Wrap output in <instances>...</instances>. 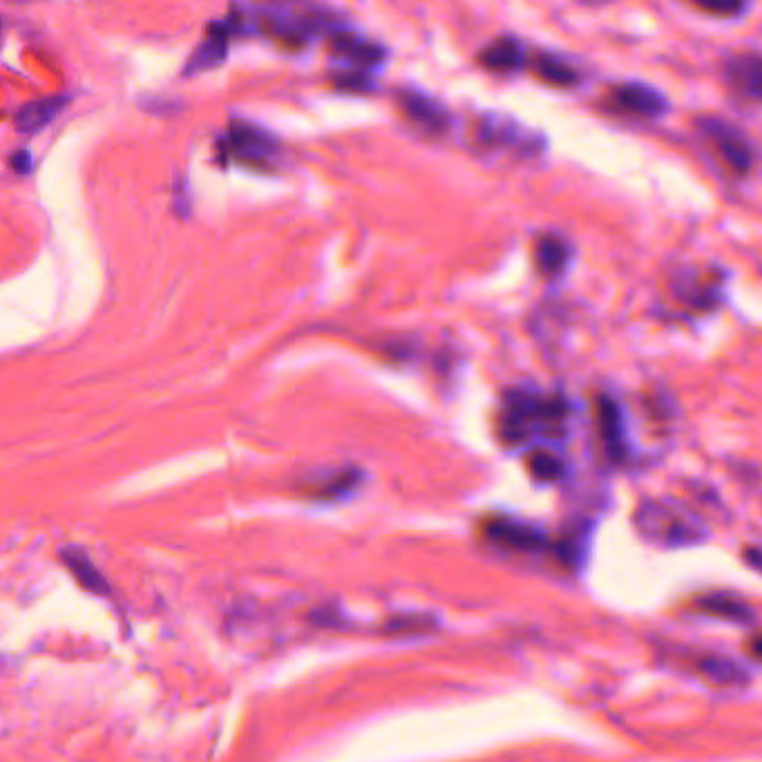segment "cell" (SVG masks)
<instances>
[{"label":"cell","instance_id":"9a60e30c","mask_svg":"<svg viewBox=\"0 0 762 762\" xmlns=\"http://www.w3.org/2000/svg\"><path fill=\"white\" fill-rule=\"evenodd\" d=\"M400 108L407 112L409 119L423 123V126L430 128L432 132H443L447 128V121H450L441 103H436L434 99L414 90L400 94Z\"/></svg>","mask_w":762,"mask_h":762},{"label":"cell","instance_id":"2e32d148","mask_svg":"<svg viewBox=\"0 0 762 762\" xmlns=\"http://www.w3.org/2000/svg\"><path fill=\"white\" fill-rule=\"evenodd\" d=\"M530 68L541 81L552 85V88H575L579 83V72L573 65L550 52H539L532 56Z\"/></svg>","mask_w":762,"mask_h":762},{"label":"cell","instance_id":"6da1fadb","mask_svg":"<svg viewBox=\"0 0 762 762\" xmlns=\"http://www.w3.org/2000/svg\"><path fill=\"white\" fill-rule=\"evenodd\" d=\"M499 434L503 443L519 445L530 436L532 427L541 432H561L568 418V403L561 396H541L523 389H512L506 394Z\"/></svg>","mask_w":762,"mask_h":762},{"label":"cell","instance_id":"5b68a950","mask_svg":"<svg viewBox=\"0 0 762 762\" xmlns=\"http://www.w3.org/2000/svg\"><path fill=\"white\" fill-rule=\"evenodd\" d=\"M671 293L693 311H713L722 304V275L695 269L678 271L673 275Z\"/></svg>","mask_w":762,"mask_h":762},{"label":"cell","instance_id":"52a82bcc","mask_svg":"<svg viewBox=\"0 0 762 762\" xmlns=\"http://www.w3.org/2000/svg\"><path fill=\"white\" fill-rule=\"evenodd\" d=\"M483 530L494 544L517 552H539L548 548V537L539 528L508 517L490 519Z\"/></svg>","mask_w":762,"mask_h":762},{"label":"cell","instance_id":"44dd1931","mask_svg":"<svg viewBox=\"0 0 762 762\" xmlns=\"http://www.w3.org/2000/svg\"><path fill=\"white\" fill-rule=\"evenodd\" d=\"M526 463H528V472L532 474V479L544 481V483H555L566 472L564 461H561L559 456L550 450L530 452Z\"/></svg>","mask_w":762,"mask_h":762},{"label":"cell","instance_id":"cb8c5ba5","mask_svg":"<svg viewBox=\"0 0 762 762\" xmlns=\"http://www.w3.org/2000/svg\"><path fill=\"white\" fill-rule=\"evenodd\" d=\"M695 9L713 16H738L747 9L742 3H695Z\"/></svg>","mask_w":762,"mask_h":762},{"label":"cell","instance_id":"ac0fdd59","mask_svg":"<svg viewBox=\"0 0 762 762\" xmlns=\"http://www.w3.org/2000/svg\"><path fill=\"white\" fill-rule=\"evenodd\" d=\"M63 561H65V566L70 568V573L79 579V584L83 588H88L90 593H94V595H106L108 593L106 579H103V575L99 573L97 568H94L92 561L85 557L81 550H74V548L63 550Z\"/></svg>","mask_w":762,"mask_h":762},{"label":"cell","instance_id":"d6986e66","mask_svg":"<svg viewBox=\"0 0 762 762\" xmlns=\"http://www.w3.org/2000/svg\"><path fill=\"white\" fill-rule=\"evenodd\" d=\"M698 671L707 675L709 680L718 684H727V687H742L747 682V671L742 669L738 662L729 660V657L720 655H707L698 660Z\"/></svg>","mask_w":762,"mask_h":762},{"label":"cell","instance_id":"ffe728a7","mask_svg":"<svg viewBox=\"0 0 762 762\" xmlns=\"http://www.w3.org/2000/svg\"><path fill=\"white\" fill-rule=\"evenodd\" d=\"M698 608H702L704 613L716 615L720 619H729V622H751V608L745 602H738V599L727 597V595H709L698 599Z\"/></svg>","mask_w":762,"mask_h":762},{"label":"cell","instance_id":"4fadbf2b","mask_svg":"<svg viewBox=\"0 0 762 762\" xmlns=\"http://www.w3.org/2000/svg\"><path fill=\"white\" fill-rule=\"evenodd\" d=\"M479 63L485 70H492V72H512V70L523 68V65H528L530 61H528L526 47H523L519 38L503 36L485 47V50L479 54Z\"/></svg>","mask_w":762,"mask_h":762},{"label":"cell","instance_id":"7c38bea8","mask_svg":"<svg viewBox=\"0 0 762 762\" xmlns=\"http://www.w3.org/2000/svg\"><path fill=\"white\" fill-rule=\"evenodd\" d=\"M233 36L231 25L226 21H217L208 25L206 32V41L197 47L186 63V74L190 72H199V70H208L215 68V65L222 63L226 59V50H228V38Z\"/></svg>","mask_w":762,"mask_h":762},{"label":"cell","instance_id":"ba28073f","mask_svg":"<svg viewBox=\"0 0 762 762\" xmlns=\"http://www.w3.org/2000/svg\"><path fill=\"white\" fill-rule=\"evenodd\" d=\"M597 427L602 438L604 452L613 463H622L628 456V434L622 407L611 396H599L597 400Z\"/></svg>","mask_w":762,"mask_h":762},{"label":"cell","instance_id":"484cf974","mask_svg":"<svg viewBox=\"0 0 762 762\" xmlns=\"http://www.w3.org/2000/svg\"><path fill=\"white\" fill-rule=\"evenodd\" d=\"M745 557H747V561H749L751 566L758 568L760 573H762V550H758V548H749V550H745Z\"/></svg>","mask_w":762,"mask_h":762},{"label":"cell","instance_id":"7a4b0ae2","mask_svg":"<svg viewBox=\"0 0 762 762\" xmlns=\"http://www.w3.org/2000/svg\"><path fill=\"white\" fill-rule=\"evenodd\" d=\"M635 528L644 539L662 546H689L704 539L698 521L662 501H644L635 512Z\"/></svg>","mask_w":762,"mask_h":762},{"label":"cell","instance_id":"603a6c76","mask_svg":"<svg viewBox=\"0 0 762 762\" xmlns=\"http://www.w3.org/2000/svg\"><path fill=\"white\" fill-rule=\"evenodd\" d=\"M432 626V619L427 617H394L392 622H389L385 626V631L389 633H421V631H427V628Z\"/></svg>","mask_w":762,"mask_h":762},{"label":"cell","instance_id":"5bb4252c","mask_svg":"<svg viewBox=\"0 0 762 762\" xmlns=\"http://www.w3.org/2000/svg\"><path fill=\"white\" fill-rule=\"evenodd\" d=\"M329 50L338 56H345V59L358 63L360 68H367V65H376L385 59V47L378 43H371L367 38H360L347 32H333L329 38Z\"/></svg>","mask_w":762,"mask_h":762},{"label":"cell","instance_id":"3957f363","mask_svg":"<svg viewBox=\"0 0 762 762\" xmlns=\"http://www.w3.org/2000/svg\"><path fill=\"white\" fill-rule=\"evenodd\" d=\"M695 128L716 152L733 177H747L756 166V148L751 146L745 132L720 117H700Z\"/></svg>","mask_w":762,"mask_h":762},{"label":"cell","instance_id":"8992f818","mask_svg":"<svg viewBox=\"0 0 762 762\" xmlns=\"http://www.w3.org/2000/svg\"><path fill=\"white\" fill-rule=\"evenodd\" d=\"M224 146L231 150L235 159L244 161V164H264V161H269L273 152L278 150V144H275V139L269 132L242 121L231 123Z\"/></svg>","mask_w":762,"mask_h":762},{"label":"cell","instance_id":"d4e9b609","mask_svg":"<svg viewBox=\"0 0 762 762\" xmlns=\"http://www.w3.org/2000/svg\"><path fill=\"white\" fill-rule=\"evenodd\" d=\"M9 166H12L18 175H27L32 170V155L27 150H16L9 157Z\"/></svg>","mask_w":762,"mask_h":762},{"label":"cell","instance_id":"9c48e42d","mask_svg":"<svg viewBox=\"0 0 762 762\" xmlns=\"http://www.w3.org/2000/svg\"><path fill=\"white\" fill-rule=\"evenodd\" d=\"M725 79L731 90H736L749 101L762 103V54L742 52L729 56L725 63Z\"/></svg>","mask_w":762,"mask_h":762},{"label":"cell","instance_id":"4316f807","mask_svg":"<svg viewBox=\"0 0 762 762\" xmlns=\"http://www.w3.org/2000/svg\"><path fill=\"white\" fill-rule=\"evenodd\" d=\"M749 651H751V655L758 657V660H762V635H758L756 640H751Z\"/></svg>","mask_w":762,"mask_h":762},{"label":"cell","instance_id":"e0dca14e","mask_svg":"<svg viewBox=\"0 0 762 762\" xmlns=\"http://www.w3.org/2000/svg\"><path fill=\"white\" fill-rule=\"evenodd\" d=\"M65 103H68V97H47L27 103V106L16 112V128L21 132H36L45 128L63 110Z\"/></svg>","mask_w":762,"mask_h":762},{"label":"cell","instance_id":"277c9868","mask_svg":"<svg viewBox=\"0 0 762 762\" xmlns=\"http://www.w3.org/2000/svg\"><path fill=\"white\" fill-rule=\"evenodd\" d=\"M604 106L619 114H631L640 119H660L669 112V99L660 90L646 83H619L606 92Z\"/></svg>","mask_w":762,"mask_h":762},{"label":"cell","instance_id":"30bf717a","mask_svg":"<svg viewBox=\"0 0 762 762\" xmlns=\"http://www.w3.org/2000/svg\"><path fill=\"white\" fill-rule=\"evenodd\" d=\"M476 141L481 146L499 148V146H521L523 150H541L544 144L541 141H532L530 135L521 137V130L517 123H512L506 117L499 114H485V117L476 123Z\"/></svg>","mask_w":762,"mask_h":762},{"label":"cell","instance_id":"7402d4cb","mask_svg":"<svg viewBox=\"0 0 762 762\" xmlns=\"http://www.w3.org/2000/svg\"><path fill=\"white\" fill-rule=\"evenodd\" d=\"M333 83H336L340 90H347V92H369L371 88H374V83H371L367 72L363 70L338 72L336 76H333Z\"/></svg>","mask_w":762,"mask_h":762},{"label":"cell","instance_id":"8fae6325","mask_svg":"<svg viewBox=\"0 0 762 762\" xmlns=\"http://www.w3.org/2000/svg\"><path fill=\"white\" fill-rule=\"evenodd\" d=\"M532 257H535L539 275H544L548 280H557L566 273L570 260H573V246H570L566 237L557 233H544L537 237Z\"/></svg>","mask_w":762,"mask_h":762}]
</instances>
